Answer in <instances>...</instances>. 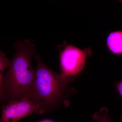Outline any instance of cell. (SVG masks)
Wrapping results in <instances>:
<instances>
[{"instance_id":"obj_6","label":"cell","mask_w":122,"mask_h":122,"mask_svg":"<svg viewBox=\"0 0 122 122\" xmlns=\"http://www.w3.org/2000/svg\"><path fill=\"white\" fill-rule=\"evenodd\" d=\"M11 63V61L6 57L4 52H0V86H1L3 73L6 68H8Z\"/></svg>"},{"instance_id":"obj_7","label":"cell","mask_w":122,"mask_h":122,"mask_svg":"<svg viewBox=\"0 0 122 122\" xmlns=\"http://www.w3.org/2000/svg\"><path fill=\"white\" fill-rule=\"evenodd\" d=\"M93 118L99 122H109L110 121L108 115V111L106 107H102L100 111L93 116Z\"/></svg>"},{"instance_id":"obj_5","label":"cell","mask_w":122,"mask_h":122,"mask_svg":"<svg viewBox=\"0 0 122 122\" xmlns=\"http://www.w3.org/2000/svg\"><path fill=\"white\" fill-rule=\"evenodd\" d=\"M107 45L115 54H122V31H116L109 34L107 39Z\"/></svg>"},{"instance_id":"obj_8","label":"cell","mask_w":122,"mask_h":122,"mask_svg":"<svg viewBox=\"0 0 122 122\" xmlns=\"http://www.w3.org/2000/svg\"><path fill=\"white\" fill-rule=\"evenodd\" d=\"M115 86L116 89L118 91L122 98V81H120L116 82L115 83ZM121 120H122V114L120 117Z\"/></svg>"},{"instance_id":"obj_2","label":"cell","mask_w":122,"mask_h":122,"mask_svg":"<svg viewBox=\"0 0 122 122\" xmlns=\"http://www.w3.org/2000/svg\"><path fill=\"white\" fill-rule=\"evenodd\" d=\"M37 66L33 84L32 97L46 112L62 102L65 98L68 84L72 81L64 79L45 65L40 56L35 55Z\"/></svg>"},{"instance_id":"obj_9","label":"cell","mask_w":122,"mask_h":122,"mask_svg":"<svg viewBox=\"0 0 122 122\" xmlns=\"http://www.w3.org/2000/svg\"><path fill=\"white\" fill-rule=\"evenodd\" d=\"M39 122H55L51 120H49V119H45V120H42L41 121H40Z\"/></svg>"},{"instance_id":"obj_1","label":"cell","mask_w":122,"mask_h":122,"mask_svg":"<svg viewBox=\"0 0 122 122\" xmlns=\"http://www.w3.org/2000/svg\"><path fill=\"white\" fill-rule=\"evenodd\" d=\"M16 52L10 66L2 78L0 86L1 100L7 101L13 99L32 97L35 70L31 59L36 52V47L31 41H18L15 44Z\"/></svg>"},{"instance_id":"obj_10","label":"cell","mask_w":122,"mask_h":122,"mask_svg":"<svg viewBox=\"0 0 122 122\" xmlns=\"http://www.w3.org/2000/svg\"><path fill=\"white\" fill-rule=\"evenodd\" d=\"M111 122V121H110V122Z\"/></svg>"},{"instance_id":"obj_4","label":"cell","mask_w":122,"mask_h":122,"mask_svg":"<svg viewBox=\"0 0 122 122\" xmlns=\"http://www.w3.org/2000/svg\"><path fill=\"white\" fill-rule=\"evenodd\" d=\"M1 109L0 122H18L34 112L39 114L46 113L36 100L27 96L8 100Z\"/></svg>"},{"instance_id":"obj_3","label":"cell","mask_w":122,"mask_h":122,"mask_svg":"<svg viewBox=\"0 0 122 122\" xmlns=\"http://www.w3.org/2000/svg\"><path fill=\"white\" fill-rule=\"evenodd\" d=\"M61 77L73 80L82 71L87 57L91 54L90 48L83 50L71 45L64 44L59 46Z\"/></svg>"}]
</instances>
